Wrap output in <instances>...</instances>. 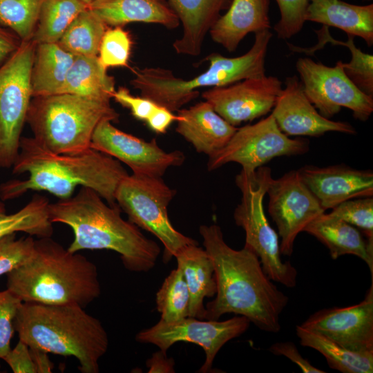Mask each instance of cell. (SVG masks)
<instances>
[{
    "mask_svg": "<svg viewBox=\"0 0 373 373\" xmlns=\"http://www.w3.org/2000/svg\"><path fill=\"white\" fill-rule=\"evenodd\" d=\"M199 232L216 282V298L206 305L204 319L218 320L233 313L264 332H278L289 298L265 272L256 253L246 245L240 250L230 247L218 224L201 225Z\"/></svg>",
    "mask_w": 373,
    "mask_h": 373,
    "instance_id": "6da1fadb",
    "label": "cell"
},
{
    "mask_svg": "<svg viewBox=\"0 0 373 373\" xmlns=\"http://www.w3.org/2000/svg\"><path fill=\"white\" fill-rule=\"evenodd\" d=\"M12 173H26L0 185L2 200L17 198L28 191H45L59 199L72 196L78 186L96 191L110 206L119 207L115 191L127 175L121 162L92 148L77 154L55 153L32 137H21Z\"/></svg>",
    "mask_w": 373,
    "mask_h": 373,
    "instance_id": "7a4b0ae2",
    "label": "cell"
},
{
    "mask_svg": "<svg viewBox=\"0 0 373 373\" xmlns=\"http://www.w3.org/2000/svg\"><path fill=\"white\" fill-rule=\"evenodd\" d=\"M119 207L110 206L96 191L82 186L73 196L49 203L51 222L70 227L74 239L68 249H106L120 256L130 271L147 272L160 254L158 244L148 238L140 229L125 220Z\"/></svg>",
    "mask_w": 373,
    "mask_h": 373,
    "instance_id": "3957f363",
    "label": "cell"
},
{
    "mask_svg": "<svg viewBox=\"0 0 373 373\" xmlns=\"http://www.w3.org/2000/svg\"><path fill=\"white\" fill-rule=\"evenodd\" d=\"M6 275L7 289L25 303L84 308L101 294L96 265L51 237L35 240L30 256Z\"/></svg>",
    "mask_w": 373,
    "mask_h": 373,
    "instance_id": "277c9868",
    "label": "cell"
},
{
    "mask_svg": "<svg viewBox=\"0 0 373 373\" xmlns=\"http://www.w3.org/2000/svg\"><path fill=\"white\" fill-rule=\"evenodd\" d=\"M14 328L29 347L75 357L82 373H98L99 361L108 348L100 321L79 305L22 302Z\"/></svg>",
    "mask_w": 373,
    "mask_h": 373,
    "instance_id": "5b68a950",
    "label": "cell"
},
{
    "mask_svg": "<svg viewBox=\"0 0 373 373\" xmlns=\"http://www.w3.org/2000/svg\"><path fill=\"white\" fill-rule=\"evenodd\" d=\"M272 35L269 30L255 33L251 48L238 57L209 55L206 57L209 62L207 69L189 79L177 77L167 68L135 67L131 84L141 96L172 112L178 111L199 96L200 88L222 87L266 75L265 59Z\"/></svg>",
    "mask_w": 373,
    "mask_h": 373,
    "instance_id": "8992f818",
    "label": "cell"
},
{
    "mask_svg": "<svg viewBox=\"0 0 373 373\" xmlns=\"http://www.w3.org/2000/svg\"><path fill=\"white\" fill-rule=\"evenodd\" d=\"M110 99L61 93L33 97L26 115L35 140L48 151L77 154L90 149L93 133L103 120L119 114Z\"/></svg>",
    "mask_w": 373,
    "mask_h": 373,
    "instance_id": "52a82bcc",
    "label": "cell"
},
{
    "mask_svg": "<svg viewBox=\"0 0 373 373\" xmlns=\"http://www.w3.org/2000/svg\"><path fill=\"white\" fill-rule=\"evenodd\" d=\"M271 178V169L264 166L252 173L241 171L236 175V183L242 198L233 218L245 232V245L256 253L269 278L293 288L296 285L297 270L289 261H283L278 234L264 211L263 199Z\"/></svg>",
    "mask_w": 373,
    "mask_h": 373,
    "instance_id": "ba28073f",
    "label": "cell"
},
{
    "mask_svg": "<svg viewBox=\"0 0 373 373\" xmlns=\"http://www.w3.org/2000/svg\"><path fill=\"white\" fill-rule=\"evenodd\" d=\"M176 191L162 177L127 175L115 191V201L131 222L155 236L164 247L162 260L167 262L184 247L198 244L178 231L168 216V206Z\"/></svg>",
    "mask_w": 373,
    "mask_h": 373,
    "instance_id": "9c48e42d",
    "label": "cell"
},
{
    "mask_svg": "<svg viewBox=\"0 0 373 373\" xmlns=\"http://www.w3.org/2000/svg\"><path fill=\"white\" fill-rule=\"evenodd\" d=\"M31 39L0 66V168L12 166L32 98L31 70L36 49Z\"/></svg>",
    "mask_w": 373,
    "mask_h": 373,
    "instance_id": "30bf717a",
    "label": "cell"
},
{
    "mask_svg": "<svg viewBox=\"0 0 373 373\" xmlns=\"http://www.w3.org/2000/svg\"><path fill=\"white\" fill-rule=\"evenodd\" d=\"M309 150L307 139L289 137L270 114L254 124L238 128L229 142L209 157L207 169L211 171L236 162L241 165V171L252 173L274 157L303 155Z\"/></svg>",
    "mask_w": 373,
    "mask_h": 373,
    "instance_id": "8fae6325",
    "label": "cell"
},
{
    "mask_svg": "<svg viewBox=\"0 0 373 373\" xmlns=\"http://www.w3.org/2000/svg\"><path fill=\"white\" fill-rule=\"evenodd\" d=\"M296 67L305 95L321 115L330 119L344 107L358 120L370 118L373 97L363 93L347 77L341 61L329 67L310 58H299Z\"/></svg>",
    "mask_w": 373,
    "mask_h": 373,
    "instance_id": "7c38bea8",
    "label": "cell"
},
{
    "mask_svg": "<svg viewBox=\"0 0 373 373\" xmlns=\"http://www.w3.org/2000/svg\"><path fill=\"white\" fill-rule=\"evenodd\" d=\"M250 323L248 318L238 315L222 321H204L189 316L170 322L160 319L152 327L139 332L135 340L141 343L155 345L164 352L178 342L198 345L204 350L206 356L204 363L198 372L205 373L211 370L213 362L222 346L245 333Z\"/></svg>",
    "mask_w": 373,
    "mask_h": 373,
    "instance_id": "4fadbf2b",
    "label": "cell"
},
{
    "mask_svg": "<svg viewBox=\"0 0 373 373\" xmlns=\"http://www.w3.org/2000/svg\"><path fill=\"white\" fill-rule=\"evenodd\" d=\"M267 193L268 212L280 238L281 254L290 256L297 236L325 213L319 202L301 180L298 170L271 179Z\"/></svg>",
    "mask_w": 373,
    "mask_h": 373,
    "instance_id": "5bb4252c",
    "label": "cell"
},
{
    "mask_svg": "<svg viewBox=\"0 0 373 373\" xmlns=\"http://www.w3.org/2000/svg\"><path fill=\"white\" fill-rule=\"evenodd\" d=\"M90 148L125 164L133 174L140 175L162 177L169 168L181 166L185 160L182 151H164L155 138L146 141L118 129L109 120L97 125Z\"/></svg>",
    "mask_w": 373,
    "mask_h": 373,
    "instance_id": "9a60e30c",
    "label": "cell"
},
{
    "mask_svg": "<svg viewBox=\"0 0 373 373\" xmlns=\"http://www.w3.org/2000/svg\"><path fill=\"white\" fill-rule=\"evenodd\" d=\"M282 90L278 77L265 75L210 88L202 97L218 115L237 127L271 112Z\"/></svg>",
    "mask_w": 373,
    "mask_h": 373,
    "instance_id": "2e32d148",
    "label": "cell"
},
{
    "mask_svg": "<svg viewBox=\"0 0 373 373\" xmlns=\"http://www.w3.org/2000/svg\"><path fill=\"white\" fill-rule=\"evenodd\" d=\"M300 325L350 351L373 354V277L359 303L318 310Z\"/></svg>",
    "mask_w": 373,
    "mask_h": 373,
    "instance_id": "e0dca14e",
    "label": "cell"
},
{
    "mask_svg": "<svg viewBox=\"0 0 373 373\" xmlns=\"http://www.w3.org/2000/svg\"><path fill=\"white\" fill-rule=\"evenodd\" d=\"M285 84L271 113L283 133L287 136L310 137L321 136L328 132L356 133L350 123L333 121L321 115L307 99L297 76L287 77Z\"/></svg>",
    "mask_w": 373,
    "mask_h": 373,
    "instance_id": "ac0fdd59",
    "label": "cell"
},
{
    "mask_svg": "<svg viewBox=\"0 0 373 373\" xmlns=\"http://www.w3.org/2000/svg\"><path fill=\"white\" fill-rule=\"evenodd\" d=\"M300 177L325 211L348 200L373 196V172L339 164L327 167L306 165Z\"/></svg>",
    "mask_w": 373,
    "mask_h": 373,
    "instance_id": "d6986e66",
    "label": "cell"
},
{
    "mask_svg": "<svg viewBox=\"0 0 373 373\" xmlns=\"http://www.w3.org/2000/svg\"><path fill=\"white\" fill-rule=\"evenodd\" d=\"M176 132L199 153L209 157L221 150L238 127L230 124L206 101L178 111Z\"/></svg>",
    "mask_w": 373,
    "mask_h": 373,
    "instance_id": "ffe728a7",
    "label": "cell"
},
{
    "mask_svg": "<svg viewBox=\"0 0 373 373\" xmlns=\"http://www.w3.org/2000/svg\"><path fill=\"white\" fill-rule=\"evenodd\" d=\"M232 0H168L183 28L182 37L173 43L177 54L198 56L204 38Z\"/></svg>",
    "mask_w": 373,
    "mask_h": 373,
    "instance_id": "44dd1931",
    "label": "cell"
},
{
    "mask_svg": "<svg viewBox=\"0 0 373 373\" xmlns=\"http://www.w3.org/2000/svg\"><path fill=\"white\" fill-rule=\"evenodd\" d=\"M269 8V0H232L209 30L212 40L235 51L249 33L270 29Z\"/></svg>",
    "mask_w": 373,
    "mask_h": 373,
    "instance_id": "7402d4cb",
    "label": "cell"
},
{
    "mask_svg": "<svg viewBox=\"0 0 373 373\" xmlns=\"http://www.w3.org/2000/svg\"><path fill=\"white\" fill-rule=\"evenodd\" d=\"M88 8L111 27H122L132 22L157 23L168 29L180 25L166 0H94Z\"/></svg>",
    "mask_w": 373,
    "mask_h": 373,
    "instance_id": "603a6c76",
    "label": "cell"
},
{
    "mask_svg": "<svg viewBox=\"0 0 373 373\" xmlns=\"http://www.w3.org/2000/svg\"><path fill=\"white\" fill-rule=\"evenodd\" d=\"M305 21L341 29L373 44V4L358 6L341 0H308Z\"/></svg>",
    "mask_w": 373,
    "mask_h": 373,
    "instance_id": "cb8c5ba5",
    "label": "cell"
},
{
    "mask_svg": "<svg viewBox=\"0 0 373 373\" xmlns=\"http://www.w3.org/2000/svg\"><path fill=\"white\" fill-rule=\"evenodd\" d=\"M303 231L323 243L333 260L347 254L360 258L367 265L373 277V242L365 239L356 227L330 213H323Z\"/></svg>",
    "mask_w": 373,
    "mask_h": 373,
    "instance_id": "d4e9b609",
    "label": "cell"
},
{
    "mask_svg": "<svg viewBox=\"0 0 373 373\" xmlns=\"http://www.w3.org/2000/svg\"><path fill=\"white\" fill-rule=\"evenodd\" d=\"M183 273L190 295L189 317L204 319L205 298L216 293L214 268L211 258L198 244L189 245L175 256Z\"/></svg>",
    "mask_w": 373,
    "mask_h": 373,
    "instance_id": "484cf974",
    "label": "cell"
},
{
    "mask_svg": "<svg viewBox=\"0 0 373 373\" xmlns=\"http://www.w3.org/2000/svg\"><path fill=\"white\" fill-rule=\"evenodd\" d=\"M75 58L58 42L37 44L31 70L32 97L59 94Z\"/></svg>",
    "mask_w": 373,
    "mask_h": 373,
    "instance_id": "4316f807",
    "label": "cell"
},
{
    "mask_svg": "<svg viewBox=\"0 0 373 373\" xmlns=\"http://www.w3.org/2000/svg\"><path fill=\"white\" fill-rule=\"evenodd\" d=\"M115 84L114 77L107 73L98 56H75L59 94L111 100Z\"/></svg>",
    "mask_w": 373,
    "mask_h": 373,
    "instance_id": "83f0119b",
    "label": "cell"
},
{
    "mask_svg": "<svg viewBox=\"0 0 373 373\" xmlns=\"http://www.w3.org/2000/svg\"><path fill=\"white\" fill-rule=\"evenodd\" d=\"M296 332L301 345L321 353L332 369L343 373H372L373 354L350 351L327 337L297 325Z\"/></svg>",
    "mask_w": 373,
    "mask_h": 373,
    "instance_id": "f1b7e54d",
    "label": "cell"
},
{
    "mask_svg": "<svg viewBox=\"0 0 373 373\" xmlns=\"http://www.w3.org/2000/svg\"><path fill=\"white\" fill-rule=\"evenodd\" d=\"M49 203L45 196L35 194L23 207L8 214L0 201V238L17 232L37 238L51 237L53 227L48 214Z\"/></svg>",
    "mask_w": 373,
    "mask_h": 373,
    "instance_id": "f546056e",
    "label": "cell"
},
{
    "mask_svg": "<svg viewBox=\"0 0 373 373\" xmlns=\"http://www.w3.org/2000/svg\"><path fill=\"white\" fill-rule=\"evenodd\" d=\"M317 34L318 41L311 48L291 46V50L296 52L312 54L317 50L324 47L327 43L333 45H341L347 47L351 52V60L348 63L341 61V66L347 77L363 93L373 97V56L363 52L357 48L354 42V37L347 35L345 41L336 40L329 32V27L323 26L320 30H314Z\"/></svg>",
    "mask_w": 373,
    "mask_h": 373,
    "instance_id": "4dcf8cb0",
    "label": "cell"
},
{
    "mask_svg": "<svg viewBox=\"0 0 373 373\" xmlns=\"http://www.w3.org/2000/svg\"><path fill=\"white\" fill-rule=\"evenodd\" d=\"M87 8L80 0H44L32 40L36 44L58 42L73 20Z\"/></svg>",
    "mask_w": 373,
    "mask_h": 373,
    "instance_id": "1f68e13d",
    "label": "cell"
},
{
    "mask_svg": "<svg viewBox=\"0 0 373 373\" xmlns=\"http://www.w3.org/2000/svg\"><path fill=\"white\" fill-rule=\"evenodd\" d=\"M105 23L87 8L73 20L59 40V44L75 56H98Z\"/></svg>",
    "mask_w": 373,
    "mask_h": 373,
    "instance_id": "d6a6232c",
    "label": "cell"
},
{
    "mask_svg": "<svg viewBox=\"0 0 373 373\" xmlns=\"http://www.w3.org/2000/svg\"><path fill=\"white\" fill-rule=\"evenodd\" d=\"M190 295L180 269H173L156 294V307L161 320L170 322L189 316Z\"/></svg>",
    "mask_w": 373,
    "mask_h": 373,
    "instance_id": "836d02e7",
    "label": "cell"
},
{
    "mask_svg": "<svg viewBox=\"0 0 373 373\" xmlns=\"http://www.w3.org/2000/svg\"><path fill=\"white\" fill-rule=\"evenodd\" d=\"M44 0H0V26L21 41L32 39Z\"/></svg>",
    "mask_w": 373,
    "mask_h": 373,
    "instance_id": "e575fe53",
    "label": "cell"
},
{
    "mask_svg": "<svg viewBox=\"0 0 373 373\" xmlns=\"http://www.w3.org/2000/svg\"><path fill=\"white\" fill-rule=\"evenodd\" d=\"M131 39L121 26L108 28L99 49L98 57L107 69L109 67L126 66L131 55Z\"/></svg>",
    "mask_w": 373,
    "mask_h": 373,
    "instance_id": "d590c367",
    "label": "cell"
},
{
    "mask_svg": "<svg viewBox=\"0 0 373 373\" xmlns=\"http://www.w3.org/2000/svg\"><path fill=\"white\" fill-rule=\"evenodd\" d=\"M329 213L360 229L366 239L373 242V198L363 197L348 200L332 209Z\"/></svg>",
    "mask_w": 373,
    "mask_h": 373,
    "instance_id": "8d00e7d4",
    "label": "cell"
},
{
    "mask_svg": "<svg viewBox=\"0 0 373 373\" xmlns=\"http://www.w3.org/2000/svg\"><path fill=\"white\" fill-rule=\"evenodd\" d=\"M34 242L31 236L17 239L16 233L0 238V276L17 267L30 256Z\"/></svg>",
    "mask_w": 373,
    "mask_h": 373,
    "instance_id": "74e56055",
    "label": "cell"
},
{
    "mask_svg": "<svg viewBox=\"0 0 373 373\" xmlns=\"http://www.w3.org/2000/svg\"><path fill=\"white\" fill-rule=\"evenodd\" d=\"M280 17L274 30L280 39H287L298 33L305 22L308 0H276Z\"/></svg>",
    "mask_w": 373,
    "mask_h": 373,
    "instance_id": "f35d334b",
    "label": "cell"
},
{
    "mask_svg": "<svg viewBox=\"0 0 373 373\" xmlns=\"http://www.w3.org/2000/svg\"><path fill=\"white\" fill-rule=\"evenodd\" d=\"M22 301L7 289L0 291V358L11 349L14 320Z\"/></svg>",
    "mask_w": 373,
    "mask_h": 373,
    "instance_id": "ab89813d",
    "label": "cell"
},
{
    "mask_svg": "<svg viewBox=\"0 0 373 373\" xmlns=\"http://www.w3.org/2000/svg\"><path fill=\"white\" fill-rule=\"evenodd\" d=\"M113 98L122 106L128 108L136 119L144 122L158 106L147 98L133 95L128 88L122 86L115 90Z\"/></svg>",
    "mask_w": 373,
    "mask_h": 373,
    "instance_id": "60d3db41",
    "label": "cell"
},
{
    "mask_svg": "<svg viewBox=\"0 0 373 373\" xmlns=\"http://www.w3.org/2000/svg\"><path fill=\"white\" fill-rule=\"evenodd\" d=\"M14 373H36L29 346L19 340L3 358Z\"/></svg>",
    "mask_w": 373,
    "mask_h": 373,
    "instance_id": "b9f144b4",
    "label": "cell"
},
{
    "mask_svg": "<svg viewBox=\"0 0 373 373\" xmlns=\"http://www.w3.org/2000/svg\"><path fill=\"white\" fill-rule=\"evenodd\" d=\"M268 350L274 355L287 357L297 365L303 372L325 373V371L316 367L307 358H305L293 342H277L272 344Z\"/></svg>",
    "mask_w": 373,
    "mask_h": 373,
    "instance_id": "7bdbcfd3",
    "label": "cell"
},
{
    "mask_svg": "<svg viewBox=\"0 0 373 373\" xmlns=\"http://www.w3.org/2000/svg\"><path fill=\"white\" fill-rule=\"evenodd\" d=\"M178 115L167 108L158 105L145 123L149 128L157 134L165 133L173 122H176Z\"/></svg>",
    "mask_w": 373,
    "mask_h": 373,
    "instance_id": "ee69618b",
    "label": "cell"
},
{
    "mask_svg": "<svg viewBox=\"0 0 373 373\" xmlns=\"http://www.w3.org/2000/svg\"><path fill=\"white\" fill-rule=\"evenodd\" d=\"M21 39L12 30L0 26V66L19 48Z\"/></svg>",
    "mask_w": 373,
    "mask_h": 373,
    "instance_id": "f6af8a7d",
    "label": "cell"
},
{
    "mask_svg": "<svg viewBox=\"0 0 373 373\" xmlns=\"http://www.w3.org/2000/svg\"><path fill=\"white\" fill-rule=\"evenodd\" d=\"M173 358L166 357V352L160 350L153 354L146 362L149 372H174Z\"/></svg>",
    "mask_w": 373,
    "mask_h": 373,
    "instance_id": "bcb514c9",
    "label": "cell"
},
{
    "mask_svg": "<svg viewBox=\"0 0 373 373\" xmlns=\"http://www.w3.org/2000/svg\"><path fill=\"white\" fill-rule=\"evenodd\" d=\"M30 352L36 373H50L52 372L54 364L50 360L47 352L36 347H30Z\"/></svg>",
    "mask_w": 373,
    "mask_h": 373,
    "instance_id": "7dc6e473",
    "label": "cell"
},
{
    "mask_svg": "<svg viewBox=\"0 0 373 373\" xmlns=\"http://www.w3.org/2000/svg\"><path fill=\"white\" fill-rule=\"evenodd\" d=\"M82 1V2H84V3H86V5H88L90 4L92 1H93L94 0H80Z\"/></svg>",
    "mask_w": 373,
    "mask_h": 373,
    "instance_id": "c3c4849f",
    "label": "cell"
},
{
    "mask_svg": "<svg viewBox=\"0 0 373 373\" xmlns=\"http://www.w3.org/2000/svg\"><path fill=\"white\" fill-rule=\"evenodd\" d=\"M367 1H370V0H367Z\"/></svg>",
    "mask_w": 373,
    "mask_h": 373,
    "instance_id": "681fc988",
    "label": "cell"
},
{
    "mask_svg": "<svg viewBox=\"0 0 373 373\" xmlns=\"http://www.w3.org/2000/svg\"><path fill=\"white\" fill-rule=\"evenodd\" d=\"M0 367H1V365H0Z\"/></svg>",
    "mask_w": 373,
    "mask_h": 373,
    "instance_id": "f907efd6",
    "label": "cell"
}]
</instances>
